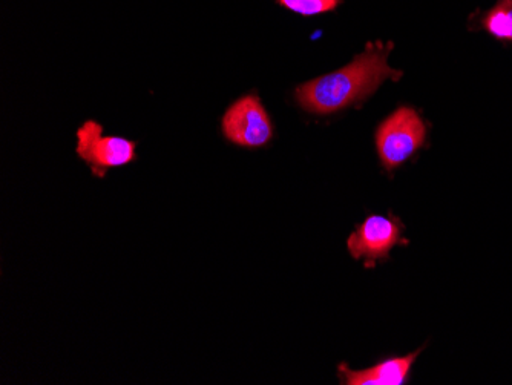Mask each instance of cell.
<instances>
[{
  "label": "cell",
  "mask_w": 512,
  "mask_h": 385,
  "mask_svg": "<svg viewBox=\"0 0 512 385\" xmlns=\"http://www.w3.org/2000/svg\"><path fill=\"white\" fill-rule=\"evenodd\" d=\"M391 50L393 43H368L367 50L341 70L299 85L295 89L296 103L304 111L318 116L361 105L385 80L398 82L401 79V71L388 65Z\"/></svg>",
  "instance_id": "cell-1"
},
{
  "label": "cell",
  "mask_w": 512,
  "mask_h": 385,
  "mask_svg": "<svg viewBox=\"0 0 512 385\" xmlns=\"http://www.w3.org/2000/svg\"><path fill=\"white\" fill-rule=\"evenodd\" d=\"M427 139V126L413 108L396 109L379 125L376 148L382 166L388 172L404 165L416 154Z\"/></svg>",
  "instance_id": "cell-2"
},
{
  "label": "cell",
  "mask_w": 512,
  "mask_h": 385,
  "mask_svg": "<svg viewBox=\"0 0 512 385\" xmlns=\"http://www.w3.org/2000/svg\"><path fill=\"white\" fill-rule=\"evenodd\" d=\"M477 28L499 42L512 43V0H500L477 20Z\"/></svg>",
  "instance_id": "cell-7"
},
{
  "label": "cell",
  "mask_w": 512,
  "mask_h": 385,
  "mask_svg": "<svg viewBox=\"0 0 512 385\" xmlns=\"http://www.w3.org/2000/svg\"><path fill=\"white\" fill-rule=\"evenodd\" d=\"M404 226L391 215H370L359 224L347 240V249L353 260L364 261L368 269H375L379 261L388 260L394 246L404 243Z\"/></svg>",
  "instance_id": "cell-5"
},
{
  "label": "cell",
  "mask_w": 512,
  "mask_h": 385,
  "mask_svg": "<svg viewBox=\"0 0 512 385\" xmlns=\"http://www.w3.org/2000/svg\"><path fill=\"white\" fill-rule=\"evenodd\" d=\"M227 142L246 149H260L273 139L269 112L256 94H247L227 108L221 120Z\"/></svg>",
  "instance_id": "cell-4"
},
{
  "label": "cell",
  "mask_w": 512,
  "mask_h": 385,
  "mask_svg": "<svg viewBox=\"0 0 512 385\" xmlns=\"http://www.w3.org/2000/svg\"><path fill=\"white\" fill-rule=\"evenodd\" d=\"M421 352L419 349L407 356L388 358L370 369L352 370L347 364H339V379L344 385H404Z\"/></svg>",
  "instance_id": "cell-6"
},
{
  "label": "cell",
  "mask_w": 512,
  "mask_h": 385,
  "mask_svg": "<svg viewBox=\"0 0 512 385\" xmlns=\"http://www.w3.org/2000/svg\"><path fill=\"white\" fill-rule=\"evenodd\" d=\"M276 4L301 16H318L336 10L342 0H275Z\"/></svg>",
  "instance_id": "cell-8"
},
{
  "label": "cell",
  "mask_w": 512,
  "mask_h": 385,
  "mask_svg": "<svg viewBox=\"0 0 512 385\" xmlns=\"http://www.w3.org/2000/svg\"><path fill=\"white\" fill-rule=\"evenodd\" d=\"M135 149L137 143L132 140L103 134V126L96 120H86L77 129V155L89 166L94 177L105 178L109 169L135 162Z\"/></svg>",
  "instance_id": "cell-3"
}]
</instances>
